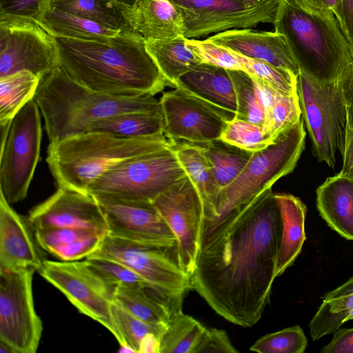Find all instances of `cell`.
I'll return each mask as SVG.
<instances>
[{
    "mask_svg": "<svg viewBox=\"0 0 353 353\" xmlns=\"http://www.w3.org/2000/svg\"><path fill=\"white\" fill-rule=\"evenodd\" d=\"M87 258H102L121 263L168 296L184 298L192 290L191 276L181 264L177 243L145 244L106 234L99 248Z\"/></svg>",
    "mask_w": 353,
    "mask_h": 353,
    "instance_id": "obj_10",
    "label": "cell"
},
{
    "mask_svg": "<svg viewBox=\"0 0 353 353\" xmlns=\"http://www.w3.org/2000/svg\"><path fill=\"white\" fill-rule=\"evenodd\" d=\"M305 137L301 118L274 143L253 152L239 176L219 192L213 218L201 228L199 251L208 245L225 222L242 206L294 170L305 149Z\"/></svg>",
    "mask_w": 353,
    "mask_h": 353,
    "instance_id": "obj_6",
    "label": "cell"
},
{
    "mask_svg": "<svg viewBox=\"0 0 353 353\" xmlns=\"http://www.w3.org/2000/svg\"><path fill=\"white\" fill-rule=\"evenodd\" d=\"M208 39L243 57L287 70L298 76L299 68L286 41L276 31L233 29L216 33Z\"/></svg>",
    "mask_w": 353,
    "mask_h": 353,
    "instance_id": "obj_20",
    "label": "cell"
},
{
    "mask_svg": "<svg viewBox=\"0 0 353 353\" xmlns=\"http://www.w3.org/2000/svg\"><path fill=\"white\" fill-rule=\"evenodd\" d=\"M162 112H128L94 122L88 132H104L122 138H137L163 134Z\"/></svg>",
    "mask_w": 353,
    "mask_h": 353,
    "instance_id": "obj_30",
    "label": "cell"
},
{
    "mask_svg": "<svg viewBox=\"0 0 353 353\" xmlns=\"http://www.w3.org/2000/svg\"><path fill=\"white\" fill-rule=\"evenodd\" d=\"M173 143L164 134L122 138L86 132L50 142L46 161L57 187L88 192L94 181L116 165Z\"/></svg>",
    "mask_w": 353,
    "mask_h": 353,
    "instance_id": "obj_5",
    "label": "cell"
},
{
    "mask_svg": "<svg viewBox=\"0 0 353 353\" xmlns=\"http://www.w3.org/2000/svg\"><path fill=\"white\" fill-rule=\"evenodd\" d=\"M52 0H0V17L29 19L37 22Z\"/></svg>",
    "mask_w": 353,
    "mask_h": 353,
    "instance_id": "obj_44",
    "label": "cell"
},
{
    "mask_svg": "<svg viewBox=\"0 0 353 353\" xmlns=\"http://www.w3.org/2000/svg\"><path fill=\"white\" fill-rule=\"evenodd\" d=\"M94 196L105 216L107 234L145 244L177 243L174 234L152 202Z\"/></svg>",
    "mask_w": 353,
    "mask_h": 353,
    "instance_id": "obj_17",
    "label": "cell"
},
{
    "mask_svg": "<svg viewBox=\"0 0 353 353\" xmlns=\"http://www.w3.org/2000/svg\"><path fill=\"white\" fill-rule=\"evenodd\" d=\"M239 351L232 344L223 330L205 327L193 353H236Z\"/></svg>",
    "mask_w": 353,
    "mask_h": 353,
    "instance_id": "obj_46",
    "label": "cell"
},
{
    "mask_svg": "<svg viewBox=\"0 0 353 353\" xmlns=\"http://www.w3.org/2000/svg\"><path fill=\"white\" fill-rule=\"evenodd\" d=\"M350 49L351 55L353 59V41L350 43Z\"/></svg>",
    "mask_w": 353,
    "mask_h": 353,
    "instance_id": "obj_56",
    "label": "cell"
},
{
    "mask_svg": "<svg viewBox=\"0 0 353 353\" xmlns=\"http://www.w3.org/2000/svg\"><path fill=\"white\" fill-rule=\"evenodd\" d=\"M184 298L165 296L150 286L117 285L114 302L137 318L151 324L167 325L182 311Z\"/></svg>",
    "mask_w": 353,
    "mask_h": 353,
    "instance_id": "obj_23",
    "label": "cell"
},
{
    "mask_svg": "<svg viewBox=\"0 0 353 353\" xmlns=\"http://www.w3.org/2000/svg\"><path fill=\"white\" fill-rule=\"evenodd\" d=\"M232 52L241 62L242 70L254 79L267 85L283 95L298 94L297 75L295 74Z\"/></svg>",
    "mask_w": 353,
    "mask_h": 353,
    "instance_id": "obj_36",
    "label": "cell"
},
{
    "mask_svg": "<svg viewBox=\"0 0 353 353\" xmlns=\"http://www.w3.org/2000/svg\"><path fill=\"white\" fill-rule=\"evenodd\" d=\"M343 165L339 174L353 176V134L346 139L344 152L342 155Z\"/></svg>",
    "mask_w": 353,
    "mask_h": 353,
    "instance_id": "obj_50",
    "label": "cell"
},
{
    "mask_svg": "<svg viewBox=\"0 0 353 353\" xmlns=\"http://www.w3.org/2000/svg\"><path fill=\"white\" fill-rule=\"evenodd\" d=\"M148 52L153 58L168 85L174 88L179 77L201 63L181 35L163 40H145Z\"/></svg>",
    "mask_w": 353,
    "mask_h": 353,
    "instance_id": "obj_28",
    "label": "cell"
},
{
    "mask_svg": "<svg viewBox=\"0 0 353 353\" xmlns=\"http://www.w3.org/2000/svg\"><path fill=\"white\" fill-rule=\"evenodd\" d=\"M306 4L316 8L330 10L336 17L337 21H340L341 8L342 0H299Z\"/></svg>",
    "mask_w": 353,
    "mask_h": 353,
    "instance_id": "obj_51",
    "label": "cell"
},
{
    "mask_svg": "<svg viewBox=\"0 0 353 353\" xmlns=\"http://www.w3.org/2000/svg\"><path fill=\"white\" fill-rule=\"evenodd\" d=\"M40 79L23 70L0 77V124L4 127L19 111L34 99Z\"/></svg>",
    "mask_w": 353,
    "mask_h": 353,
    "instance_id": "obj_32",
    "label": "cell"
},
{
    "mask_svg": "<svg viewBox=\"0 0 353 353\" xmlns=\"http://www.w3.org/2000/svg\"><path fill=\"white\" fill-rule=\"evenodd\" d=\"M85 259L107 281L116 287L119 285L152 287L139 274L121 263L102 258H86Z\"/></svg>",
    "mask_w": 353,
    "mask_h": 353,
    "instance_id": "obj_40",
    "label": "cell"
},
{
    "mask_svg": "<svg viewBox=\"0 0 353 353\" xmlns=\"http://www.w3.org/2000/svg\"><path fill=\"white\" fill-rule=\"evenodd\" d=\"M114 324L126 346L138 352L141 339L152 333L159 338L163 336L167 325H155L145 322L133 316L115 302L112 303Z\"/></svg>",
    "mask_w": 353,
    "mask_h": 353,
    "instance_id": "obj_37",
    "label": "cell"
},
{
    "mask_svg": "<svg viewBox=\"0 0 353 353\" xmlns=\"http://www.w3.org/2000/svg\"><path fill=\"white\" fill-rule=\"evenodd\" d=\"M205 326L183 311L174 314L161 338L160 353H193Z\"/></svg>",
    "mask_w": 353,
    "mask_h": 353,
    "instance_id": "obj_35",
    "label": "cell"
},
{
    "mask_svg": "<svg viewBox=\"0 0 353 353\" xmlns=\"http://www.w3.org/2000/svg\"><path fill=\"white\" fill-rule=\"evenodd\" d=\"M53 38L60 66L88 89L137 98L154 97L168 85L147 50L145 39L136 32H123L105 41Z\"/></svg>",
    "mask_w": 353,
    "mask_h": 353,
    "instance_id": "obj_2",
    "label": "cell"
},
{
    "mask_svg": "<svg viewBox=\"0 0 353 353\" xmlns=\"http://www.w3.org/2000/svg\"><path fill=\"white\" fill-rule=\"evenodd\" d=\"M198 145L204 149L220 190L230 185L239 176L253 153L221 139Z\"/></svg>",
    "mask_w": 353,
    "mask_h": 353,
    "instance_id": "obj_33",
    "label": "cell"
},
{
    "mask_svg": "<svg viewBox=\"0 0 353 353\" xmlns=\"http://www.w3.org/2000/svg\"><path fill=\"white\" fill-rule=\"evenodd\" d=\"M50 6L110 29L135 32L133 8L114 0H52Z\"/></svg>",
    "mask_w": 353,
    "mask_h": 353,
    "instance_id": "obj_27",
    "label": "cell"
},
{
    "mask_svg": "<svg viewBox=\"0 0 353 353\" xmlns=\"http://www.w3.org/2000/svg\"><path fill=\"white\" fill-rule=\"evenodd\" d=\"M34 230L39 245L43 250L49 253L61 246L98 233L86 230L67 228H52Z\"/></svg>",
    "mask_w": 353,
    "mask_h": 353,
    "instance_id": "obj_43",
    "label": "cell"
},
{
    "mask_svg": "<svg viewBox=\"0 0 353 353\" xmlns=\"http://www.w3.org/2000/svg\"><path fill=\"white\" fill-rule=\"evenodd\" d=\"M130 7L134 8L138 0H114Z\"/></svg>",
    "mask_w": 353,
    "mask_h": 353,
    "instance_id": "obj_54",
    "label": "cell"
},
{
    "mask_svg": "<svg viewBox=\"0 0 353 353\" xmlns=\"http://www.w3.org/2000/svg\"><path fill=\"white\" fill-rule=\"evenodd\" d=\"M237 102L236 118L263 126L265 104L258 82L241 70H228Z\"/></svg>",
    "mask_w": 353,
    "mask_h": 353,
    "instance_id": "obj_34",
    "label": "cell"
},
{
    "mask_svg": "<svg viewBox=\"0 0 353 353\" xmlns=\"http://www.w3.org/2000/svg\"><path fill=\"white\" fill-rule=\"evenodd\" d=\"M28 219L34 228H67L106 234L107 223L94 195L58 187L57 191L34 207Z\"/></svg>",
    "mask_w": 353,
    "mask_h": 353,
    "instance_id": "obj_18",
    "label": "cell"
},
{
    "mask_svg": "<svg viewBox=\"0 0 353 353\" xmlns=\"http://www.w3.org/2000/svg\"><path fill=\"white\" fill-rule=\"evenodd\" d=\"M28 217L18 214L0 194V268L39 270L45 259Z\"/></svg>",
    "mask_w": 353,
    "mask_h": 353,
    "instance_id": "obj_19",
    "label": "cell"
},
{
    "mask_svg": "<svg viewBox=\"0 0 353 353\" xmlns=\"http://www.w3.org/2000/svg\"><path fill=\"white\" fill-rule=\"evenodd\" d=\"M307 346V339L296 325L261 336L250 350L259 353H303Z\"/></svg>",
    "mask_w": 353,
    "mask_h": 353,
    "instance_id": "obj_39",
    "label": "cell"
},
{
    "mask_svg": "<svg viewBox=\"0 0 353 353\" xmlns=\"http://www.w3.org/2000/svg\"><path fill=\"white\" fill-rule=\"evenodd\" d=\"M152 203L174 234L181 266L191 276L199 252L203 214L196 189L185 175L161 193Z\"/></svg>",
    "mask_w": 353,
    "mask_h": 353,
    "instance_id": "obj_15",
    "label": "cell"
},
{
    "mask_svg": "<svg viewBox=\"0 0 353 353\" xmlns=\"http://www.w3.org/2000/svg\"><path fill=\"white\" fill-rule=\"evenodd\" d=\"M256 81L260 86L265 104L264 131L272 143L302 118L299 96L283 95L267 85Z\"/></svg>",
    "mask_w": 353,
    "mask_h": 353,
    "instance_id": "obj_31",
    "label": "cell"
},
{
    "mask_svg": "<svg viewBox=\"0 0 353 353\" xmlns=\"http://www.w3.org/2000/svg\"><path fill=\"white\" fill-rule=\"evenodd\" d=\"M59 65L54 39L36 21L0 17V77L26 70L41 79Z\"/></svg>",
    "mask_w": 353,
    "mask_h": 353,
    "instance_id": "obj_14",
    "label": "cell"
},
{
    "mask_svg": "<svg viewBox=\"0 0 353 353\" xmlns=\"http://www.w3.org/2000/svg\"><path fill=\"white\" fill-rule=\"evenodd\" d=\"M174 143L116 165L94 181L88 192L92 195L152 202L186 175L176 157Z\"/></svg>",
    "mask_w": 353,
    "mask_h": 353,
    "instance_id": "obj_8",
    "label": "cell"
},
{
    "mask_svg": "<svg viewBox=\"0 0 353 353\" xmlns=\"http://www.w3.org/2000/svg\"><path fill=\"white\" fill-rule=\"evenodd\" d=\"M297 92L312 154L334 168L336 153L343 155L346 142L347 113L341 89L336 81L323 83L299 70Z\"/></svg>",
    "mask_w": 353,
    "mask_h": 353,
    "instance_id": "obj_7",
    "label": "cell"
},
{
    "mask_svg": "<svg viewBox=\"0 0 353 353\" xmlns=\"http://www.w3.org/2000/svg\"><path fill=\"white\" fill-rule=\"evenodd\" d=\"M172 1L182 15L188 39L273 23L279 3L277 0Z\"/></svg>",
    "mask_w": 353,
    "mask_h": 353,
    "instance_id": "obj_13",
    "label": "cell"
},
{
    "mask_svg": "<svg viewBox=\"0 0 353 353\" xmlns=\"http://www.w3.org/2000/svg\"><path fill=\"white\" fill-rule=\"evenodd\" d=\"M273 25L299 70L320 82L335 83L353 61L350 43L330 10L299 0H279Z\"/></svg>",
    "mask_w": 353,
    "mask_h": 353,
    "instance_id": "obj_4",
    "label": "cell"
},
{
    "mask_svg": "<svg viewBox=\"0 0 353 353\" xmlns=\"http://www.w3.org/2000/svg\"><path fill=\"white\" fill-rule=\"evenodd\" d=\"M347 113L346 139L353 134V61L342 71L336 81Z\"/></svg>",
    "mask_w": 353,
    "mask_h": 353,
    "instance_id": "obj_47",
    "label": "cell"
},
{
    "mask_svg": "<svg viewBox=\"0 0 353 353\" xmlns=\"http://www.w3.org/2000/svg\"><path fill=\"white\" fill-rule=\"evenodd\" d=\"M37 23L51 36L87 41H105L125 31L105 27L50 6Z\"/></svg>",
    "mask_w": 353,
    "mask_h": 353,
    "instance_id": "obj_29",
    "label": "cell"
},
{
    "mask_svg": "<svg viewBox=\"0 0 353 353\" xmlns=\"http://www.w3.org/2000/svg\"><path fill=\"white\" fill-rule=\"evenodd\" d=\"M132 25L145 40L170 39L185 32L182 15L172 0H138Z\"/></svg>",
    "mask_w": 353,
    "mask_h": 353,
    "instance_id": "obj_25",
    "label": "cell"
},
{
    "mask_svg": "<svg viewBox=\"0 0 353 353\" xmlns=\"http://www.w3.org/2000/svg\"><path fill=\"white\" fill-rule=\"evenodd\" d=\"M353 309V293L323 301L317 310L320 325L326 330L334 332L347 321Z\"/></svg>",
    "mask_w": 353,
    "mask_h": 353,
    "instance_id": "obj_42",
    "label": "cell"
},
{
    "mask_svg": "<svg viewBox=\"0 0 353 353\" xmlns=\"http://www.w3.org/2000/svg\"><path fill=\"white\" fill-rule=\"evenodd\" d=\"M316 208L327 225L353 241V176L339 173L328 177L316 191Z\"/></svg>",
    "mask_w": 353,
    "mask_h": 353,
    "instance_id": "obj_22",
    "label": "cell"
},
{
    "mask_svg": "<svg viewBox=\"0 0 353 353\" xmlns=\"http://www.w3.org/2000/svg\"><path fill=\"white\" fill-rule=\"evenodd\" d=\"M34 99L1 129L0 190L10 205L23 201L39 159L42 129Z\"/></svg>",
    "mask_w": 353,
    "mask_h": 353,
    "instance_id": "obj_9",
    "label": "cell"
},
{
    "mask_svg": "<svg viewBox=\"0 0 353 353\" xmlns=\"http://www.w3.org/2000/svg\"><path fill=\"white\" fill-rule=\"evenodd\" d=\"M159 101L163 134L170 141L203 144L221 139L228 119L210 105L177 88Z\"/></svg>",
    "mask_w": 353,
    "mask_h": 353,
    "instance_id": "obj_16",
    "label": "cell"
},
{
    "mask_svg": "<svg viewBox=\"0 0 353 353\" xmlns=\"http://www.w3.org/2000/svg\"><path fill=\"white\" fill-rule=\"evenodd\" d=\"M353 319V309L350 310L347 317V321L349 320Z\"/></svg>",
    "mask_w": 353,
    "mask_h": 353,
    "instance_id": "obj_55",
    "label": "cell"
},
{
    "mask_svg": "<svg viewBox=\"0 0 353 353\" xmlns=\"http://www.w3.org/2000/svg\"><path fill=\"white\" fill-rule=\"evenodd\" d=\"M38 272L81 313L110 331L120 345V352H134L125 345L114 322L112 303L117 287L107 281L85 259L74 261L45 259Z\"/></svg>",
    "mask_w": 353,
    "mask_h": 353,
    "instance_id": "obj_11",
    "label": "cell"
},
{
    "mask_svg": "<svg viewBox=\"0 0 353 353\" xmlns=\"http://www.w3.org/2000/svg\"><path fill=\"white\" fill-rule=\"evenodd\" d=\"M50 142L88 132L95 121L128 112H162L154 97H117L88 89L61 66L40 79L34 97Z\"/></svg>",
    "mask_w": 353,
    "mask_h": 353,
    "instance_id": "obj_3",
    "label": "cell"
},
{
    "mask_svg": "<svg viewBox=\"0 0 353 353\" xmlns=\"http://www.w3.org/2000/svg\"><path fill=\"white\" fill-rule=\"evenodd\" d=\"M161 339L152 333L146 334L141 341L138 353H160Z\"/></svg>",
    "mask_w": 353,
    "mask_h": 353,
    "instance_id": "obj_52",
    "label": "cell"
},
{
    "mask_svg": "<svg viewBox=\"0 0 353 353\" xmlns=\"http://www.w3.org/2000/svg\"><path fill=\"white\" fill-rule=\"evenodd\" d=\"M277 1H279V0H277Z\"/></svg>",
    "mask_w": 353,
    "mask_h": 353,
    "instance_id": "obj_57",
    "label": "cell"
},
{
    "mask_svg": "<svg viewBox=\"0 0 353 353\" xmlns=\"http://www.w3.org/2000/svg\"><path fill=\"white\" fill-rule=\"evenodd\" d=\"M35 270L0 268V342L12 353H35L43 323L33 298Z\"/></svg>",
    "mask_w": 353,
    "mask_h": 353,
    "instance_id": "obj_12",
    "label": "cell"
},
{
    "mask_svg": "<svg viewBox=\"0 0 353 353\" xmlns=\"http://www.w3.org/2000/svg\"><path fill=\"white\" fill-rule=\"evenodd\" d=\"M174 148L185 174L192 182L201 199L203 208L202 228L214 215L220 188L201 145L175 142Z\"/></svg>",
    "mask_w": 353,
    "mask_h": 353,
    "instance_id": "obj_26",
    "label": "cell"
},
{
    "mask_svg": "<svg viewBox=\"0 0 353 353\" xmlns=\"http://www.w3.org/2000/svg\"><path fill=\"white\" fill-rule=\"evenodd\" d=\"M221 139L250 152L261 150L271 144L263 125L236 117L227 121Z\"/></svg>",
    "mask_w": 353,
    "mask_h": 353,
    "instance_id": "obj_38",
    "label": "cell"
},
{
    "mask_svg": "<svg viewBox=\"0 0 353 353\" xmlns=\"http://www.w3.org/2000/svg\"><path fill=\"white\" fill-rule=\"evenodd\" d=\"M341 28L349 43L353 41V0H342L341 8Z\"/></svg>",
    "mask_w": 353,
    "mask_h": 353,
    "instance_id": "obj_49",
    "label": "cell"
},
{
    "mask_svg": "<svg viewBox=\"0 0 353 353\" xmlns=\"http://www.w3.org/2000/svg\"><path fill=\"white\" fill-rule=\"evenodd\" d=\"M105 234H94L54 250L50 254L63 261L86 259L100 246Z\"/></svg>",
    "mask_w": 353,
    "mask_h": 353,
    "instance_id": "obj_45",
    "label": "cell"
},
{
    "mask_svg": "<svg viewBox=\"0 0 353 353\" xmlns=\"http://www.w3.org/2000/svg\"><path fill=\"white\" fill-rule=\"evenodd\" d=\"M321 353H353V328H339Z\"/></svg>",
    "mask_w": 353,
    "mask_h": 353,
    "instance_id": "obj_48",
    "label": "cell"
},
{
    "mask_svg": "<svg viewBox=\"0 0 353 353\" xmlns=\"http://www.w3.org/2000/svg\"><path fill=\"white\" fill-rule=\"evenodd\" d=\"M174 88L210 105L228 120L236 117V94L232 79L225 68L201 62L181 75Z\"/></svg>",
    "mask_w": 353,
    "mask_h": 353,
    "instance_id": "obj_21",
    "label": "cell"
},
{
    "mask_svg": "<svg viewBox=\"0 0 353 353\" xmlns=\"http://www.w3.org/2000/svg\"><path fill=\"white\" fill-rule=\"evenodd\" d=\"M187 43L201 62L220 66L227 70H242L241 62L230 49L217 46L208 39L199 40L187 38Z\"/></svg>",
    "mask_w": 353,
    "mask_h": 353,
    "instance_id": "obj_41",
    "label": "cell"
},
{
    "mask_svg": "<svg viewBox=\"0 0 353 353\" xmlns=\"http://www.w3.org/2000/svg\"><path fill=\"white\" fill-rule=\"evenodd\" d=\"M280 211L282 231L279 250L276 276H279L292 266L301 254L306 239L305 220L307 206L300 199L288 193H274Z\"/></svg>",
    "mask_w": 353,
    "mask_h": 353,
    "instance_id": "obj_24",
    "label": "cell"
},
{
    "mask_svg": "<svg viewBox=\"0 0 353 353\" xmlns=\"http://www.w3.org/2000/svg\"><path fill=\"white\" fill-rule=\"evenodd\" d=\"M353 293V276L337 288L327 292L323 297V301Z\"/></svg>",
    "mask_w": 353,
    "mask_h": 353,
    "instance_id": "obj_53",
    "label": "cell"
},
{
    "mask_svg": "<svg viewBox=\"0 0 353 353\" xmlns=\"http://www.w3.org/2000/svg\"><path fill=\"white\" fill-rule=\"evenodd\" d=\"M281 231L271 188L242 206L199 251L192 290L226 321L253 326L270 301Z\"/></svg>",
    "mask_w": 353,
    "mask_h": 353,
    "instance_id": "obj_1",
    "label": "cell"
}]
</instances>
